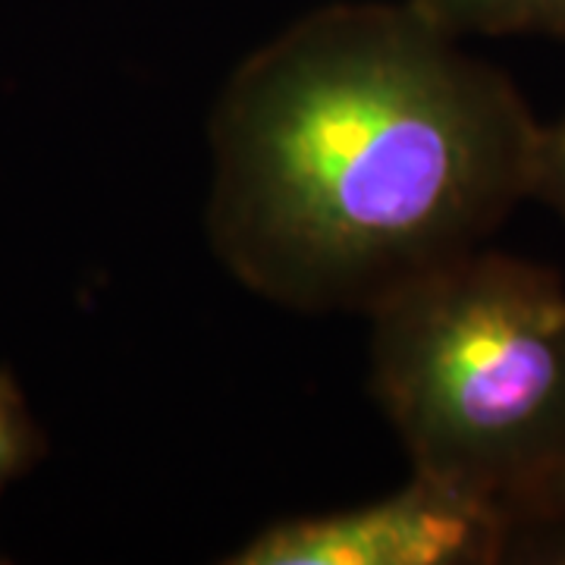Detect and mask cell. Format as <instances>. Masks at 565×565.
<instances>
[{"mask_svg": "<svg viewBox=\"0 0 565 565\" xmlns=\"http://www.w3.org/2000/svg\"><path fill=\"white\" fill-rule=\"evenodd\" d=\"M449 32L565 41V0H422Z\"/></svg>", "mask_w": 565, "mask_h": 565, "instance_id": "4", "label": "cell"}, {"mask_svg": "<svg viewBox=\"0 0 565 565\" xmlns=\"http://www.w3.org/2000/svg\"><path fill=\"white\" fill-rule=\"evenodd\" d=\"M509 515L487 497L412 471L384 500L282 519L236 546L226 565L509 563Z\"/></svg>", "mask_w": 565, "mask_h": 565, "instance_id": "3", "label": "cell"}, {"mask_svg": "<svg viewBox=\"0 0 565 565\" xmlns=\"http://www.w3.org/2000/svg\"><path fill=\"white\" fill-rule=\"evenodd\" d=\"M47 452V437L32 418L25 393L10 367H0V497ZM3 563V559H0Z\"/></svg>", "mask_w": 565, "mask_h": 565, "instance_id": "6", "label": "cell"}, {"mask_svg": "<svg viewBox=\"0 0 565 565\" xmlns=\"http://www.w3.org/2000/svg\"><path fill=\"white\" fill-rule=\"evenodd\" d=\"M509 563H565V459L509 509Z\"/></svg>", "mask_w": 565, "mask_h": 565, "instance_id": "5", "label": "cell"}, {"mask_svg": "<svg viewBox=\"0 0 565 565\" xmlns=\"http://www.w3.org/2000/svg\"><path fill=\"white\" fill-rule=\"evenodd\" d=\"M531 202H544L565 223V114L559 120L541 122Z\"/></svg>", "mask_w": 565, "mask_h": 565, "instance_id": "7", "label": "cell"}, {"mask_svg": "<svg viewBox=\"0 0 565 565\" xmlns=\"http://www.w3.org/2000/svg\"><path fill=\"white\" fill-rule=\"evenodd\" d=\"M459 41L422 0L333 3L230 73L204 223L245 289L367 315L531 199L541 120Z\"/></svg>", "mask_w": 565, "mask_h": 565, "instance_id": "1", "label": "cell"}, {"mask_svg": "<svg viewBox=\"0 0 565 565\" xmlns=\"http://www.w3.org/2000/svg\"><path fill=\"white\" fill-rule=\"evenodd\" d=\"M371 393L412 471L509 509L565 459V282L475 248L367 311Z\"/></svg>", "mask_w": 565, "mask_h": 565, "instance_id": "2", "label": "cell"}]
</instances>
